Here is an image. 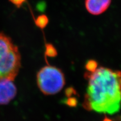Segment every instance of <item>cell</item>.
I'll list each match as a JSON object with an SVG mask.
<instances>
[{
	"label": "cell",
	"mask_w": 121,
	"mask_h": 121,
	"mask_svg": "<svg viewBox=\"0 0 121 121\" xmlns=\"http://www.w3.org/2000/svg\"><path fill=\"white\" fill-rule=\"evenodd\" d=\"M36 25L38 27V28L42 29L45 28L47 25H48V22H49V19L47 16L44 14H42L40 15H39L38 17L36 18L35 21Z\"/></svg>",
	"instance_id": "8992f818"
},
{
	"label": "cell",
	"mask_w": 121,
	"mask_h": 121,
	"mask_svg": "<svg viewBox=\"0 0 121 121\" xmlns=\"http://www.w3.org/2000/svg\"><path fill=\"white\" fill-rule=\"evenodd\" d=\"M21 67V56L17 47L10 37L0 32V80H14Z\"/></svg>",
	"instance_id": "7a4b0ae2"
},
{
	"label": "cell",
	"mask_w": 121,
	"mask_h": 121,
	"mask_svg": "<svg viewBox=\"0 0 121 121\" xmlns=\"http://www.w3.org/2000/svg\"><path fill=\"white\" fill-rule=\"evenodd\" d=\"M121 73L104 67L98 68L93 73L86 72L85 77L89 83L84 108L100 113L113 114L118 112L121 103Z\"/></svg>",
	"instance_id": "6da1fadb"
},
{
	"label": "cell",
	"mask_w": 121,
	"mask_h": 121,
	"mask_svg": "<svg viewBox=\"0 0 121 121\" xmlns=\"http://www.w3.org/2000/svg\"><path fill=\"white\" fill-rule=\"evenodd\" d=\"M26 1L27 0H9V1H10L17 8H20Z\"/></svg>",
	"instance_id": "30bf717a"
},
{
	"label": "cell",
	"mask_w": 121,
	"mask_h": 121,
	"mask_svg": "<svg viewBox=\"0 0 121 121\" xmlns=\"http://www.w3.org/2000/svg\"><path fill=\"white\" fill-rule=\"evenodd\" d=\"M103 121H113L112 119H111L110 118H109L107 117H104V118L103 120Z\"/></svg>",
	"instance_id": "7c38bea8"
},
{
	"label": "cell",
	"mask_w": 121,
	"mask_h": 121,
	"mask_svg": "<svg viewBox=\"0 0 121 121\" xmlns=\"http://www.w3.org/2000/svg\"><path fill=\"white\" fill-rule=\"evenodd\" d=\"M17 94V88L13 80L4 78L0 80V104L10 103Z\"/></svg>",
	"instance_id": "277c9868"
},
{
	"label": "cell",
	"mask_w": 121,
	"mask_h": 121,
	"mask_svg": "<svg viewBox=\"0 0 121 121\" xmlns=\"http://www.w3.org/2000/svg\"><path fill=\"white\" fill-rule=\"evenodd\" d=\"M37 82L39 89L44 95L56 94L64 87L65 75L56 67L45 66L38 72Z\"/></svg>",
	"instance_id": "3957f363"
},
{
	"label": "cell",
	"mask_w": 121,
	"mask_h": 121,
	"mask_svg": "<svg viewBox=\"0 0 121 121\" xmlns=\"http://www.w3.org/2000/svg\"><path fill=\"white\" fill-rule=\"evenodd\" d=\"M98 64L95 60H87L85 64V69L90 73H93L98 69Z\"/></svg>",
	"instance_id": "ba28073f"
},
{
	"label": "cell",
	"mask_w": 121,
	"mask_h": 121,
	"mask_svg": "<svg viewBox=\"0 0 121 121\" xmlns=\"http://www.w3.org/2000/svg\"><path fill=\"white\" fill-rule=\"evenodd\" d=\"M112 0H85V6L87 11L93 15H100L108 10Z\"/></svg>",
	"instance_id": "5b68a950"
},
{
	"label": "cell",
	"mask_w": 121,
	"mask_h": 121,
	"mask_svg": "<svg viewBox=\"0 0 121 121\" xmlns=\"http://www.w3.org/2000/svg\"><path fill=\"white\" fill-rule=\"evenodd\" d=\"M45 55L50 57H55L57 55V51L52 44L45 45Z\"/></svg>",
	"instance_id": "52a82bcc"
},
{
	"label": "cell",
	"mask_w": 121,
	"mask_h": 121,
	"mask_svg": "<svg viewBox=\"0 0 121 121\" xmlns=\"http://www.w3.org/2000/svg\"><path fill=\"white\" fill-rule=\"evenodd\" d=\"M65 103L68 106L70 107H75L78 105V102L77 98L75 97H71V96H69L66 99V100L65 102Z\"/></svg>",
	"instance_id": "9c48e42d"
},
{
	"label": "cell",
	"mask_w": 121,
	"mask_h": 121,
	"mask_svg": "<svg viewBox=\"0 0 121 121\" xmlns=\"http://www.w3.org/2000/svg\"><path fill=\"white\" fill-rule=\"evenodd\" d=\"M73 93H76V92L75 90H74L73 88H72V87L69 88L66 91V94L67 97L71 96V94H73Z\"/></svg>",
	"instance_id": "8fae6325"
}]
</instances>
